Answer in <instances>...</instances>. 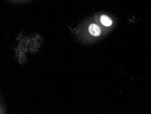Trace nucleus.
Listing matches in <instances>:
<instances>
[{
	"label": "nucleus",
	"mask_w": 151,
	"mask_h": 114,
	"mask_svg": "<svg viewBox=\"0 0 151 114\" xmlns=\"http://www.w3.org/2000/svg\"><path fill=\"white\" fill-rule=\"evenodd\" d=\"M100 21L104 26L106 27H109L110 25H112V20H111L110 17L106 16V15H101L100 17Z\"/></svg>",
	"instance_id": "nucleus-2"
},
{
	"label": "nucleus",
	"mask_w": 151,
	"mask_h": 114,
	"mask_svg": "<svg viewBox=\"0 0 151 114\" xmlns=\"http://www.w3.org/2000/svg\"><path fill=\"white\" fill-rule=\"evenodd\" d=\"M88 32L93 36H99L101 34V28L97 25L93 23L88 27Z\"/></svg>",
	"instance_id": "nucleus-1"
}]
</instances>
